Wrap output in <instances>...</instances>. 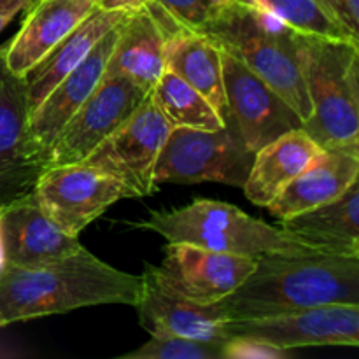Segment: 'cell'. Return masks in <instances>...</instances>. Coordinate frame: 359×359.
Here are the masks:
<instances>
[{
  "label": "cell",
  "instance_id": "cell-1",
  "mask_svg": "<svg viewBox=\"0 0 359 359\" xmlns=\"http://www.w3.org/2000/svg\"><path fill=\"white\" fill-rule=\"evenodd\" d=\"M142 276L121 272L83 248L37 266H0V328L98 305L135 309Z\"/></svg>",
  "mask_w": 359,
  "mask_h": 359
},
{
  "label": "cell",
  "instance_id": "cell-2",
  "mask_svg": "<svg viewBox=\"0 0 359 359\" xmlns=\"http://www.w3.org/2000/svg\"><path fill=\"white\" fill-rule=\"evenodd\" d=\"M333 304H359V256L263 255L216 305L226 319H258Z\"/></svg>",
  "mask_w": 359,
  "mask_h": 359
},
{
  "label": "cell",
  "instance_id": "cell-3",
  "mask_svg": "<svg viewBox=\"0 0 359 359\" xmlns=\"http://www.w3.org/2000/svg\"><path fill=\"white\" fill-rule=\"evenodd\" d=\"M133 226L154 231L167 238V242H181L249 258L323 252L280 226L256 219L238 207L219 200L196 198L179 209L153 210L147 219L133 223Z\"/></svg>",
  "mask_w": 359,
  "mask_h": 359
},
{
  "label": "cell",
  "instance_id": "cell-4",
  "mask_svg": "<svg viewBox=\"0 0 359 359\" xmlns=\"http://www.w3.org/2000/svg\"><path fill=\"white\" fill-rule=\"evenodd\" d=\"M312 114L302 128L323 147H359V44L298 34Z\"/></svg>",
  "mask_w": 359,
  "mask_h": 359
},
{
  "label": "cell",
  "instance_id": "cell-5",
  "mask_svg": "<svg viewBox=\"0 0 359 359\" xmlns=\"http://www.w3.org/2000/svg\"><path fill=\"white\" fill-rule=\"evenodd\" d=\"M198 34L241 60L270 84L300 116L302 125L311 118V100L298 62V35L293 41H286L263 30L248 0H230L219 16Z\"/></svg>",
  "mask_w": 359,
  "mask_h": 359
},
{
  "label": "cell",
  "instance_id": "cell-6",
  "mask_svg": "<svg viewBox=\"0 0 359 359\" xmlns=\"http://www.w3.org/2000/svg\"><path fill=\"white\" fill-rule=\"evenodd\" d=\"M255 153L244 144L231 116L219 130L172 128L154 167V182L221 184L244 188Z\"/></svg>",
  "mask_w": 359,
  "mask_h": 359
},
{
  "label": "cell",
  "instance_id": "cell-7",
  "mask_svg": "<svg viewBox=\"0 0 359 359\" xmlns=\"http://www.w3.org/2000/svg\"><path fill=\"white\" fill-rule=\"evenodd\" d=\"M34 195L46 216L70 237H79L118 200L137 198L125 182L84 161L48 167Z\"/></svg>",
  "mask_w": 359,
  "mask_h": 359
},
{
  "label": "cell",
  "instance_id": "cell-8",
  "mask_svg": "<svg viewBox=\"0 0 359 359\" xmlns=\"http://www.w3.org/2000/svg\"><path fill=\"white\" fill-rule=\"evenodd\" d=\"M49 167V153L30 133L25 77L7 67L0 48V207L32 193Z\"/></svg>",
  "mask_w": 359,
  "mask_h": 359
},
{
  "label": "cell",
  "instance_id": "cell-9",
  "mask_svg": "<svg viewBox=\"0 0 359 359\" xmlns=\"http://www.w3.org/2000/svg\"><path fill=\"white\" fill-rule=\"evenodd\" d=\"M147 95L146 90L126 77L104 74L93 93L77 109L49 147V167L86 160L135 114Z\"/></svg>",
  "mask_w": 359,
  "mask_h": 359
},
{
  "label": "cell",
  "instance_id": "cell-10",
  "mask_svg": "<svg viewBox=\"0 0 359 359\" xmlns=\"http://www.w3.org/2000/svg\"><path fill=\"white\" fill-rule=\"evenodd\" d=\"M170 130V123L147 95L135 114L105 139L84 163L118 177L135 196H149L156 189L154 167Z\"/></svg>",
  "mask_w": 359,
  "mask_h": 359
},
{
  "label": "cell",
  "instance_id": "cell-11",
  "mask_svg": "<svg viewBox=\"0 0 359 359\" xmlns=\"http://www.w3.org/2000/svg\"><path fill=\"white\" fill-rule=\"evenodd\" d=\"M230 337L262 340L279 349L359 346V304H333L258 319H228Z\"/></svg>",
  "mask_w": 359,
  "mask_h": 359
},
{
  "label": "cell",
  "instance_id": "cell-12",
  "mask_svg": "<svg viewBox=\"0 0 359 359\" xmlns=\"http://www.w3.org/2000/svg\"><path fill=\"white\" fill-rule=\"evenodd\" d=\"M219 51L228 114L252 153L290 130L300 128V116L270 84L233 55Z\"/></svg>",
  "mask_w": 359,
  "mask_h": 359
},
{
  "label": "cell",
  "instance_id": "cell-13",
  "mask_svg": "<svg viewBox=\"0 0 359 359\" xmlns=\"http://www.w3.org/2000/svg\"><path fill=\"white\" fill-rule=\"evenodd\" d=\"M154 276L181 297L202 305H212L233 293L256 266V258L210 251L181 242H168Z\"/></svg>",
  "mask_w": 359,
  "mask_h": 359
},
{
  "label": "cell",
  "instance_id": "cell-14",
  "mask_svg": "<svg viewBox=\"0 0 359 359\" xmlns=\"http://www.w3.org/2000/svg\"><path fill=\"white\" fill-rule=\"evenodd\" d=\"M135 309L140 326L149 335L186 337L212 344H226L231 339L228 319L216 304H195L168 290L149 265L144 266L142 297Z\"/></svg>",
  "mask_w": 359,
  "mask_h": 359
},
{
  "label": "cell",
  "instance_id": "cell-15",
  "mask_svg": "<svg viewBox=\"0 0 359 359\" xmlns=\"http://www.w3.org/2000/svg\"><path fill=\"white\" fill-rule=\"evenodd\" d=\"M0 242L4 262L18 266L44 265L84 248L46 216L34 191L0 207Z\"/></svg>",
  "mask_w": 359,
  "mask_h": 359
},
{
  "label": "cell",
  "instance_id": "cell-16",
  "mask_svg": "<svg viewBox=\"0 0 359 359\" xmlns=\"http://www.w3.org/2000/svg\"><path fill=\"white\" fill-rule=\"evenodd\" d=\"M167 35L165 70L184 79L198 90L217 112L226 119L228 107L223 86L221 51L205 35L182 27L156 0L146 4Z\"/></svg>",
  "mask_w": 359,
  "mask_h": 359
},
{
  "label": "cell",
  "instance_id": "cell-17",
  "mask_svg": "<svg viewBox=\"0 0 359 359\" xmlns=\"http://www.w3.org/2000/svg\"><path fill=\"white\" fill-rule=\"evenodd\" d=\"M121 21L95 44L90 55L76 69L70 70L30 114L32 137L48 153L63 126L76 114L84 100L93 93V90L104 77L109 56L118 41Z\"/></svg>",
  "mask_w": 359,
  "mask_h": 359
},
{
  "label": "cell",
  "instance_id": "cell-18",
  "mask_svg": "<svg viewBox=\"0 0 359 359\" xmlns=\"http://www.w3.org/2000/svg\"><path fill=\"white\" fill-rule=\"evenodd\" d=\"M95 7L97 0H32L18 34L4 44L7 67L27 76Z\"/></svg>",
  "mask_w": 359,
  "mask_h": 359
},
{
  "label": "cell",
  "instance_id": "cell-19",
  "mask_svg": "<svg viewBox=\"0 0 359 359\" xmlns=\"http://www.w3.org/2000/svg\"><path fill=\"white\" fill-rule=\"evenodd\" d=\"M359 177V147L323 149L266 209L279 219L339 198Z\"/></svg>",
  "mask_w": 359,
  "mask_h": 359
},
{
  "label": "cell",
  "instance_id": "cell-20",
  "mask_svg": "<svg viewBox=\"0 0 359 359\" xmlns=\"http://www.w3.org/2000/svg\"><path fill=\"white\" fill-rule=\"evenodd\" d=\"M167 35L149 7L128 11L109 56L105 76H123L149 93L165 70Z\"/></svg>",
  "mask_w": 359,
  "mask_h": 359
},
{
  "label": "cell",
  "instance_id": "cell-21",
  "mask_svg": "<svg viewBox=\"0 0 359 359\" xmlns=\"http://www.w3.org/2000/svg\"><path fill=\"white\" fill-rule=\"evenodd\" d=\"M321 151L302 126L277 137L255 153L244 184L245 198L258 207H269Z\"/></svg>",
  "mask_w": 359,
  "mask_h": 359
},
{
  "label": "cell",
  "instance_id": "cell-22",
  "mask_svg": "<svg viewBox=\"0 0 359 359\" xmlns=\"http://www.w3.org/2000/svg\"><path fill=\"white\" fill-rule=\"evenodd\" d=\"M128 14V9H102L95 7L65 39L58 42L30 72L25 76L30 114L39 107L49 91L76 69L95 48L98 41Z\"/></svg>",
  "mask_w": 359,
  "mask_h": 359
},
{
  "label": "cell",
  "instance_id": "cell-23",
  "mask_svg": "<svg viewBox=\"0 0 359 359\" xmlns=\"http://www.w3.org/2000/svg\"><path fill=\"white\" fill-rule=\"evenodd\" d=\"M280 228L328 255L359 256V182L332 202L280 219Z\"/></svg>",
  "mask_w": 359,
  "mask_h": 359
},
{
  "label": "cell",
  "instance_id": "cell-24",
  "mask_svg": "<svg viewBox=\"0 0 359 359\" xmlns=\"http://www.w3.org/2000/svg\"><path fill=\"white\" fill-rule=\"evenodd\" d=\"M149 97L172 128L219 130L226 125V119L198 90L170 70H163Z\"/></svg>",
  "mask_w": 359,
  "mask_h": 359
},
{
  "label": "cell",
  "instance_id": "cell-25",
  "mask_svg": "<svg viewBox=\"0 0 359 359\" xmlns=\"http://www.w3.org/2000/svg\"><path fill=\"white\" fill-rule=\"evenodd\" d=\"M249 2L269 9L298 34L359 44L356 35L351 34L319 0H249Z\"/></svg>",
  "mask_w": 359,
  "mask_h": 359
},
{
  "label": "cell",
  "instance_id": "cell-26",
  "mask_svg": "<svg viewBox=\"0 0 359 359\" xmlns=\"http://www.w3.org/2000/svg\"><path fill=\"white\" fill-rule=\"evenodd\" d=\"M119 359H224V344L174 335H151L139 349L121 354Z\"/></svg>",
  "mask_w": 359,
  "mask_h": 359
},
{
  "label": "cell",
  "instance_id": "cell-27",
  "mask_svg": "<svg viewBox=\"0 0 359 359\" xmlns=\"http://www.w3.org/2000/svg\"><path fill=\"white\" fill-rule=\"evenodd\" d=\"M177 23L193 32L209 27L230 0H156Z\"/></svg>",
  "mask_w": 359,
  "mask_h": 359
},
{
  "label": "cell",
  "instance_id": "cell-28",
  "mask_svg": "<svg viewBox=\"0 0 359 359\" xmlns=\"http://www.w3.org/2000/svg\"><path fill=\"white\" fill-rule=\"evenodd\" d=\"M293 351L279 349L248 337H231L224 344V359H279L291 358Z\"/></svg>",
  "mask_w": 359,
  "mask_h": 359
},
{
  "label": "cell",
  "instance_id": "cell-29",
  "mask_svg": "<svg viewBox=\"0 0 359 359\" xmlns=\"http://www.w3.org/2000/svg\"><path fill=\"white\" fill-rule=\"evenodd\" d=\"M333 14L351 34L359 39V0H337Z\"/></svg>",
  "mask_w": 359,
  "mask_h": 359
},
{
  "label": "cell",
  "instance_id": "cell-30",
  "mask_svg": "<svg viewBox=\"0 0 359 359\" xmlns=\"http://www.w3.org/2000/svg\"><path fill=\"white\" fill-rule=\"evenodd\" d=\"M32 0H0V32L13 21L20 11L27 9Z\"/></svg>",
  "mask_w": 359,
  "mask_h": 359
},
{
  "label": "cell",
  "instance_id": "cell-31",
  "mask_svg": "<svg viewBox=\"0 0 359 359\" xmlns=\"http://www.w3.org/2000/svg\"><path fill=\"white\" fill-rule=\"evenodd\" d=\"M153 0H97V7L102 9H139Z\"/></svg>",
  "mask_w": 359,
  "mask_h": 359
},
{
  "label": "cell",
  "instance_id": "cell-32",
  "mask_svg": "<svg viewBox=\"0 0 359 359\" xmlns=\"http://www.w3.org/2000/svg\"><path fill=\"white\" fill-rule=\"evenodd\" d=\"M319 2H321L323 6H325L326 9H328L330 13L333 14V9H335V2H337V0H319ZM333 16H335V14H333Z\"/></svg>",
  "mask_w": 359,
  "mask_h": 359
},
{
  "label": "cell",
  "instance_id": "cell-33",
  "mask_svg": "<svg viewBox=\"0 0 359 359\" xmlns=\"http://www.w3.org/2000/svg\"><path fill=\"white\" fill-rule=\"evenodd\" d=\"M4 263V252H2V242H0V266H2Z\"/></svg>",
  "mask_w": 359,
  "mask_h": 359
},
{
  "label": "cell",
  "instance_id": "cell-34",
  "mask_svg": "<svg viewBox=\"0 0 359 359\" xmlns=\"http://www.w3.org/2000/svg\"><path fill=\"white\" fill-rule=\"evenodd\" d=\"M248 2H249V0H248Z\"/></svg>",
  "mask_w": 359,
  "mask_h": 359
}]
</instances>
